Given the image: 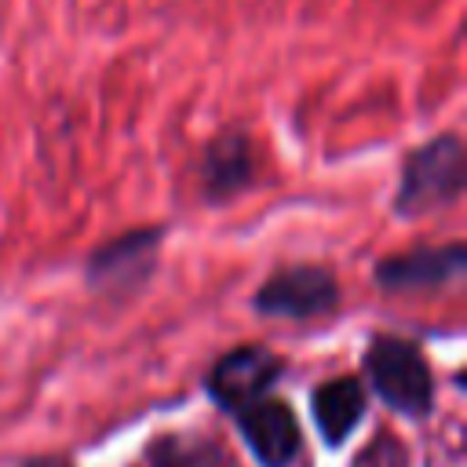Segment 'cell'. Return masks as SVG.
<instances>
[{
  "label": "cell",
  "mask_w": 467,
  "mask_h": 467,
  "mask_svg": "<svg viewBox=\"0 0 467 467\" xmlns=\"http://www.w3.org/2000/svg\"><path fill=\"white\" fill-rule=\"evenodd\" d=\"M164 237H168V226L150 223V226L120 230V234L106 237L102 244H95L84 255L88 288L95 296H106V299H117V303L139 296L157 274Z\"/></svg>",
  "instance_id": "cell-2"
},
{
  "label": "cell",
  "mask_w": 467,
  "mask_h": 467,
  "mask_svg": "<svg viewBox=\"0 0 467 467\" xmlns=\"http://www.w3.org/2000/svg\"><path fill=\"white\" fill-rule=\"evenodd\" d=\"M339 299H343L339 277L325 263H288L277 266L252 292V310L281 321H310L332 314Z\"/></svg>",
  "instance_id": "cell-4"
},
{
  "label": "cell",
  "mask_w": 467,
  "mask_h": 467,
  "mask_svg": "<svg viewBox=\"0 0 467 467\" xmlns=\"http://www.w3.org/2000/svg\"><path fill=\"white\" fill-rule=\"evenodd\" d=\"M354 467H405V449L394 441V438H379V441H372L361 456H358V463Z\"/></svg>",
  "instance_id": "cell-11"
},
{
  "label": "cell",
  "mask_w": 467,
  "mask_h": 467,
  "mask_svg": "<svg viewBox=\"0 0 467 467\" xmlns=\"http://www.w3.org/2000/svg\"><path fill=\"white\" fill-rule=\"evenodd\" d=\"M193 179L197 197L208 208H223L244 197L259 182V150L252 131L241 124H226L223 131H215L193 161Z\"/></svg>",
  "instance_id": "cell-5"
},
{
  "label": "cell",
  "mask_w": 467,
  "mask_h": 467,
  "mask_svg": "<svg viewBox=\"0 0 467 467\" xmlns=\"http://www.w3.org/2000/svg\"><path fill=\"white\" fill-rule=\"evenodd\" d=\"M467 274V244L460 237L438 244H412L372 263V285L387 296H412V292H441L460 285Z\"/></svg>",
  "instance_id": "cell-6"
},
{
  "label": "cell",
  "mask_w": 467,
  "mask_h": 467,
  "mask_svg": "<svg viewBox=\"0 0 467 467\" xmlns=\"http://www.w3.org/2000/svg\"><path fill=\"white\" fill-rule=\"evenodd\" d=\"M365 376L379 401L401 416H427L434 405V376L412 339L372 336L365 350Z\"/></svg>",
  "instance_id": "cell-3"
},
{
  "label": "cell",
  "mask_w": 467,
  "mask_h": 467,
  "mask_svg": "<svg viewBox=\"0 0 467 467\" xmlns=\"http://www.w3.org/2000/svg\"><path fill=\"white\" fill-rule=\"evenodd\" d=\"M467 190V146L460 131H438L412 146L401 157L398 186H394V215L398 219H423L441 208L460 204Z\"/></svg>",
  "instance_id": "cell-1"
},
{
  "label": "cell",
  "mask_w": 467,
  "mask_h": 467,
  "mask_svg": "<svg viewBox=\"0 0 467 467\" xmlns=\"http://www.w3.org/2000/svg\"><path fill=\"white\" fill-rule=\"evenodd\" d=\"M153 467H226L223 452L204 441V438H190V434H164L146 449Z\"/></svg>",
  "instance_id": "cell-10"
},
{
  "label": "cell",
  "mask_w": 467,
  "mask_h": 467,
  "mask_svg": "<svg viewBox=\"0 0 467 467\" xmlns=\"http://www.w3.org/2000/svg\"><path fill=\"white\" fill-rule=\"evenodd\" d=\"M237 427L244 445L263 467H288L299 452V420L277 398H259L237 412Z\"/></svg>",
  "instance_id": "cell-8"
},
{
  "label": "cell",
  "mask_w": 467,
  "mask_h": 467,
  "mask_svg": "<svg viewBox=\"0 0 467 467\" xmlns=\"http://www.w3.org/2000/svg\"><path fill=\"white\" fill-rule=\"evenodd\" d=\"M365 409H368V398H365V387L358 376H336V379L314 387V394H310L314 427L328 449H339L354 434Z\"/></svg>",
  "instance_id": "cell-9"
},
{
  "label": "cell",
  "mask_w": 467,
  "mask_h": 467,
  "mask_svg": "<svg viewBox=\"0 0 467 467\" xmlns=\"http://www.w3.org/2000/svg\"><path fill=\"white\" fill-rule=\"evenodd\" d=\"M22 467H69V463L58 460V456H44V460H29V463H22Z\"/></svg>",
  "instance_id": "cell-12"
},
{
  "label": "cell",
  "mask_w": 467,
  "mask_h": 467,
  "mask_svg": "<svg viewBox=\"0 0 467 467\" xmlns=\"http://www.w3.org/2000/svg\"><path fill=\"white\" fill-rule=\"evenodd\" d=\"M281 372H285V358L281 354H274L263 343H244V347L226 350L212 365L204 387H208V394H212V401L219 409L241 412L244 405L266 398L270 387L281 379Z\"/></svg>",
  "instance_id": "cell-7"
}]
</instances>
